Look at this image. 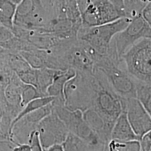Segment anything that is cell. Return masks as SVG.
I'll return each mask as SVG.
<instances>
[{"label": "cell", "instance_id": "1", "mask_svg": "<svg viewBox=\"0 0 151 151\" xmlns=\"http://www.w3.org/2000/svg\"><path fill=\"white\" fill-rule=\"evenodd\" d=\"M94 73L95 92L91 109L102 118L107 128L111 131L116 120L123 110V99L114 91L101 70L96 68Z\"/></svg>", "mask_w": 151, "mask_h": 151}, {"label": "cell", "instance_id": "2", "mask_svg": "<svg viewBox=\"0 0 151 151\" xmlns=\"http://www.w3.org/2000/svg\"><path fill=\"white\" fill-rule=\"evenodd\" d=\"M95 92V77L92 73L76 72L65 84V107L72 111L83 112L91 109Z\"/></svg>", "mask_w": 151, "mask_h": 151}, {"label": "cell", "instance_id": "3", "mask_svg": "<svg viewBox=\"0 0 151 151\" xmlns=\"http://www.w3.org/2000/svg\"><path fill=\"white\" fill-rule=\"evenodd\" d=\"M131 19L122 17L103 25L84 27L81 26L77 39L86 44L100 55L105 54L109 48L114 37L128 26Z\"/></svg>", "mask_w": 151, "mask_h": 151}, {"label": "cell", "instance_id": "4", "mask_svg": "<svg viewBox=\"0 0 151 151\" xmlns=\"http://www.w3.org/2000/svg\"><path fill=\"white\" fill-rule=\"evenodd\" d=\"M53 24L42 0H22L17 5L14 26L27 30L52 32Z\"/></svg>", "mask_w": 151, "mask_h": 151}, {"label": "cell", "instance_id": "5", "mask_svg": "<svg viewBox=\"0 0 151 151\" xmlns=\"http://www.w3.org/2000/svg\"><path fill=\"white\" fill-rule=\"evenodd\" d=\"M121 60L134 80L151 84V38L142 39L133 45Z\"/></svg>", "mask_w": 151, "mask_h": 151}, {"label": "cell", "instance_id": "6", "mask_svg": "<svg viewBox=\"0 0 151 151\" xmlns=\"http://www.w3.org/2000/svg\"><path fill=\"white\" fill-rule=\"evenodd\" d=\"M82 26L91 27L114 22L123 16L108 0H76Z\"/></svg>", "mask_w": 151, "mask_h": 151}, {"label": "cell", "instance_id": "7", "mask_svg": "<svg viewBox=\"0 0 151 151\" xmlns=\"http://www.w3.org/2000/svg\"><path fill=\"white\" fill-rule=\"evenodd\" d=\"M52 105L54 112L65 124L69 133L77 137L90 147H95L104 143L84 121L81 111H72L65 106Z\"/></svg>", "mask_w": 151, "mask_h": 151}, {"label": "cell", "instance_id": "8", "mask_svg": "<svg viewBox=\"0 0 151 151\" xmlns=\"http://www.w3.org/2000/svg\"><path fill=\"white\" fill-rule=\"evenodd\" d=\"M144 38H151V25L140 15L132 19L124 30L114 37L111 43L121 60L128 49Z\"/></svg>", "mask_w": 151, "mask_h": 151}, {"label": "cell", "instance_id": "9", "mask_svg": "<svg viewBox=\"0 0 151 151\" xmlns=\"http://www.w3.org/2000/svg\"><path fill=\"white\" fill-rule=\"evenodd\" d=\"M37 130L43 149H48L55 145H62L69 134L65 124L53 109L51 113L39 123Z\"/></svg>", "mask_w": 151, "mask_h": 151}, {"label": "cell", "instance_id": "10", "mask_svg": "<svg viewBox=\"0 0 151 151\" xmlns=\"http://www.w3.org/2000/svg\"><path fill=\"white\" fill-rule=\"evenodd\" d=\"M130 124L136 135L141 138L151 132V115L135 98L125 99L124 109Z\"/></svg>", "mask_w": 151, "mask_h": 151}, {"label": "cell", "instance_id": "11", "mask_svg": "<svg viewBox=\"0 0 151 151\" xmlns=\"http://www.w3.org/2000/svg\"><path fill=\"white\" fill-rule=\"evenodd\" d=\"M24 84L14 72L4 89L6 103L14 119L23 109L22 105V90Z\"/></svg>", "mask_w": 151, "mask_h": 151}, {"label": "cell", "instance_id": "12", "mask_svg": "<svg viewBox=\"0 0 151 151\" xmlns=\"http://www.w3.org/2000/svg\"><path fill=\"white\" fill-rule=\"evenodd\" d=\"M111 140L120 142L139 141L140 138L132 129L125 111L119 115L114 124L111 132Z\"/></svg>", "mask_w": 151, "mask_h": 151}, {"label": "cell", "instance_id": "13", "mask_svg": "<svg viewBox=\"0 0 151 151\" xmlns=\"http://www.w3.org/2000/svg\"><path fill=\"white\" fill-rule=\"evenodd\" d=\"M75 70L72 69H68L62 72L56 76L52 83L50 85L47 90V95L48 96L54 97L52 104L55 105H65L64 97V87L65 84L70 78L76 75Z\"/></svg>", "mask_w": 151, "mask_h": 151}, {"label": "cell", "instance_id": "14", "mask_svg": "<svg viewBox=\"0 0 151 151\" xmlns=\"http://www.w3.org/2000/svg\"><path fill=\"white\" fill-rule=\"evenodd\" d=\"M84 121L104 143H109L111 140V132L102 118L95 111L88 109L82 112Z\"/></svg>", "mask_w": 151, "mask_h": 151}, {"label": "cell", "instance_id": "15", "mask_svg": "<svg viewBox=\"0 0 151 151\" xmlns=\"http://www.w3.org/2000/svg\"><path fill=\"white\" fill-rule=\"evenodd\" d=\"M63 71L64 70H57L46 67L37 69V88L44 96H48L47 93L48 88L52 83L55 77Z\"/></svg>", "mask_w": 151, "mask_h": 151}, {"label": "cell", "instance_id": "16", "mask_svg": "<svg viewBox=\"0 0 151 151\" xmlns=\"http://www.w3.org/2000/svg\"><path fill=\"white\" fill-rule=\"evenodd\" d=\"M17 5L11 0H0V24L12 30Z\"/></svg>", "mask_w": 151, "mask_h": 151}, {"label": "cell", "instance_id": "17", "mask_svg": "<svg viewBox=\"0 0 151 151\" xmlns=\"http://www.w3.org/2000/svg\"><path fill=\"white\" fill-rule=\"evenodd\" d=\"M135 99L151 115V84L136 81Z\"/></svg>", "mask_w": 151, "mask_h": 151}, {"label": "cell", "instance_id": "18", "mask_svg": "<svg viewBox=\"0 0 151 151\" xmlns=\"http://www.w3.org/2000/svg\"><path fill=\"white\" fill-rule=\"evenodd\" d=\"M54 99V97H52V96H45V97H39V98L35 99L32 101H31L30 102H29L24 108L22 109V110L20 112V113L17 115L16 118L12 121L11 124V129L13 125L15 124L16 122H17L19 120H20L24 116L52 103Z\"/></svg>", "mask_w": 151, "mask_h": 151}, {"label": "cell", "instance_id": "19", "mask_svg": "<svg viewBox=\"0 0 151 151\" xmlns=\"http://www.w3.org/2000/svg\"><path fill=\"white\" fill-rule=\"evenodd\" d=\"M6 51L8 65L16 74L32 68L19 52L7 49Z\"/></svg>", "mask_w": 151, "mask_h": 151}, {"label": "cell", "instance_id": "20", "mask_svg": "<svg viewBox=\"0 0 151 151\" xmlns=\"http://www.w3.org/2000/svg\"><path fill=\"white\" fill-rule=\"evenodd\" d=\"M151 0H124V17L133 19L141 15L142 11Z\"/></svg>", "mask_w": 151, "mask_h": 151}, {"label": "cell", "instance_id": "21", "mask_svg": "<svg viewBox=\"0 0 151 151\" xmlns=\"http://www.w3.org/2000/svg\"><path fill=\"white\" fill-rule=\"evenodd\" d=\"M64 151H86L87 145L83 141L70 133L62 144Z\"/></svg>", "mask_w": 151, "mask_h": 151}, {"label": "cell", "instance_id": "22", "mask_svg": "<svg viewBox=\"0 0 151 151\" xmlns=\"http://www.w3.org/2000/svg\"><path fill=\"white\" fill-rule=\"evenodd\" d=\"M45 97L34 86L24 84L22 90V105L24 108L28 103L39 97Z\"/></svg>", "mask_w": 151, "mask_h": 151}, {"label": "cell", "instance_id": "23", "mask_svg": "<svg viewBox=\"0 0 151 151\" xmlns=\"http://www.w3.org/2000/svg\"><path fill=\"white\" fill-rule=\"evenodd\" d=\"M15 35L11 30L0 24V47L9 50Z\"/></svg>", "mask_w": 151, "mask_h": 151}, {"label": "cell", "instance_id": "24", "mask_svg": "<svg viewBox=\"0 0 151 151\" xmlns=\"http://www.w3.org/2000/svg\"><path fill=\"white\" fill-rule=\"evenodd\" d=\"M17 75L24 83L32 85L37 88V69L30 68L27 70L17 73Z\"/></svg>", "mask_w": 151, "mask_h": 151}, {"label": "cell", "instance_id": "25", "mask_svg": "<svg viewBox=\"0 0 151 151\" xmlns=\"http://www.w3.org/2000/svg\"><path fill=\"white\" fill-rule=\"evenodd\" d=\"M27 144L30 147L31 151H43L37 130H34L30 133Z\"/></svg>", "mask_w": 151, "mask_h": 151}, {"label": "cell", "instance_id": "26", "mask_svg": "<svg viewBox=\"0 0 151 151\" xmlns=\"http://www.w3.org/2000/svg\"><path fill=\"white\" fill-rule=\"evenodd\" d=\"M140 151H151V132L143 135L139 140Z\"/></svg>", "mask_w": 151, "mask_h": 151}, {"label": "cell", "instance_id": "27", "mask_svg": "<svg viewBox=\"0 0 151 151\" xmlns=\"http://www.w3.org/2000/svg\"><path fill=\"white\" fill-rule=\"evenodd\" d=\"M141 16L149 25H151V3L150 2L143 9Z\"/></svg>", "mask_w": 151, "mask_h": 151}, {"label": "cell", "instance_id": "28", "mask_svg": "<svg viewBox=\"0 0 151 151\" xmlns=\"http://www.w3.org/2000/svg\"><path fill=\"white\" fill-rule=\"evenodd\" d=\"M115 8L119 11L122 16L124 17V0H108Z\"/></svg>", "mask_w": 151, "mask_h": 151}, {"label": "cell", "instance_id": "29", "mask_svg": "<svg viewBox=\"0 0 151 151\" xmlns=\"http://www.w3.org/2000/svg\"><path fill=\"white\" fill-rule=\"evenodd\" d=\"M13 151H31V148L28 144L17 143L14 147Z\"/></svg>", "mask_w": 151, "mask_h": 151}, {"label": "cell", "instance_id": "30", "mask_svg": "<svg viewBox=\"0 0 151 151\" xmlns=\"http://www.w3.org/2000/svg\"><path fill=\"white\" fill-rule=\"evenodd\" d=\"M46 150L47 151H64L62 145H53Z\"/></svg>", "mask_w": 151, "mask_h": 151}, {"label": "cell", "instance_id": "31", "mask_svg": "<svg viewBox=\"0 0 151 151\" xmlns=\"http://www.w3.org/2000/svg\"><path fill=\"white\" fill-rule=\"evenodd\" d=\"M22 0H12V1L15 3L16 5H18L19 3H20L22 2Z\"/></svg>", "mask_w": 151, "mask_h": 151}, {"label": "cell", "instance_id": "32", "mask_svg": "<svg viewBox=\"0 0 151 151\" xmlns=\"http://www.w3.org/2000/svg\"><path fill=\"white\" fill-rule=\"evenodd\" d=\"M2 49V48H1V47H0V50H1V49Z\"/></svg>", "mask_w": 151, "mask_h": 151}, {"label": "cell", "instance_id": "33", "mask_svg": "<svg viewBox=\"0 0 151 151\" xmlns=\"http://www.w3.org/2000/svg\"><path fill=\"white\" fill-rule=\"evenodd\" d=\"M11 1H12V0H11Z\"/></svg>", "mask_w": 151, "mask_h": 151}]
</instances>
